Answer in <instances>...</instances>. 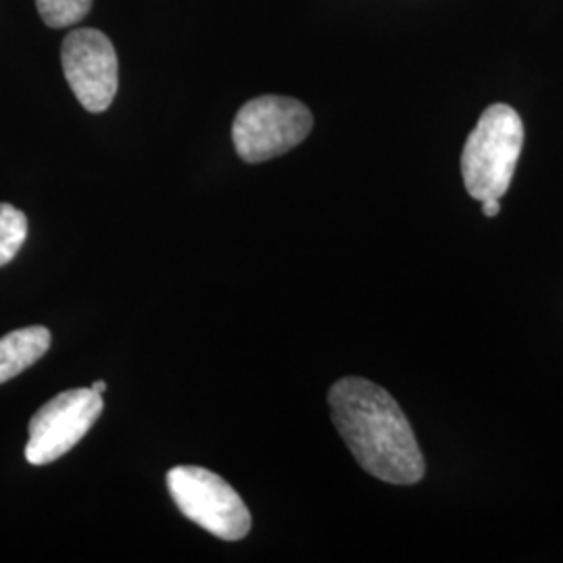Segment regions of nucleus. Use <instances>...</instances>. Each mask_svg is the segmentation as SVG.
Masks as SVG:
<instances>
[{
    "label": "nucleus",
    "mask_w": 563,
    "mask_h": 563,
    "mask_svg": "<svg viewBox=\"0 0 563 563\" xmlns=\"http://www.w3.org/2000/svg\"><path fill=\"white\" fill-rule=\"evenodd\" d=\"M332 422L363 472L388 484H418L426 474L411 423L383 386L349 376L328 393Z\"/></svg>",
    "instance_id": "f257e3e1"
},
{
    "label": "nucleus",
    "mask_w": 563,
    "mask_h": 563,
    "mask_svg": "<svg viewBox=\"0 0 563 563\" xmlns=\"http://www.w3.org/2000/svg\"><path fill=\"white\" fill-rule=\"evenodd\" d=\"M523 146V123L509 104H490L462 151L465 190L476 201L501 199L514 180Z\"/></svg>",
    "instance_id": "f03ea898"
},
{
    "label": "nucleus",
    "mask_w": 563,
    "mask_h": 563,
    "mask_svg": "<svg viewBox=\"0 0 563 563\" xmlns=\"http://www.w3.org/2000/svg\"><path fill=\"white\" fill-rule=\"evenodd\" d=\"M167 488L181 514L222 541H241L251 530V511L241 495L218 476L197 465L167 472Z\"/></svg>",
    "instance_id": "7ed1b4c3"
},
{
    "label": "nucleus",
    "mask_w": 563,
    "mask_h": 563,
    "mask_svg": "<svg viewBox=\"0 0 563 563\" xmlns=\"http://www.w3.org/2000/svg\"><path fill=\"white\" fill-rule=\"evenodd\" d=\"M313 128L311 111L297 99L267 95L242 104L232 141L242 162L263 163L301 144Z\"/></svg>",
    "instance_id": "20e7f679"
},
{
    "label": "nucleus",
    "mask_w": 563,
    "mask_h": 563,
    "mask_svg": "<svg viewBox=\"0 0 563 563\" xmlns=\"http://www.w3.org/2000/svg\"><path fill=\"white\" fill-rule=\"evenodd\" d=\"M102 407V395L92 388H71L42 405L30 420L27 463L46 465L60 460L92 430Z\"/></svg>",
    "instance_id": "39448f33"
},
{
    "label": "nucleus",
    "mask_w": 563,
    "mask_h": 563,
    "mask_svg": "<svg viewBox=\"0 0 563 563\" xmlns=\"http://www.w3.org/2000/svg\"><path fill=\"white\" fill-rule=\"evenodd\" d=\"M63 74L81 107L102 113L120 86V60L113 42L99 30L81 27L67 34L60 46Z\"/></svg>",
    "instance_id": "423d86ee"
},
{
    "label": "nucleus",
    "mask_w": 563,
    "mask_h": 563,
    "mask_svg": "<svg viewBox=\"0 0 563 563\" xmlns=\"http://www.w3.org/2000/svg\"><path fill=\"white\" fill-rule=\"evenodd\" d=\"M51 332L44 325H30L9 332L0 339V384L20 376L27 367L41 362L51 349Z\"/></svg>",
    "instance_id": "0eeeda50"
},
{
    "label": "nucleus",
    "mask_w": 563,
    "mask_h": 563,
    "mask_svg": "<svg viewBox=\"0 0 563 563\" xmlns=\"http://www.w3.org/2000/svg\"><path fill=\"white\" fill-rule=\"evenodd\" d=\"M27 239V218L18 207L0 202V267L13 262Z\"/></svg>",
    "instance_id": "6e6552de"
},
{
    "label": "nucleus",
    "mask_w": 563,
    "mask_h": 563,
    "mask_svg": "<svg viewBox=\"0 0 563 563\" xmlns=\"http://www.w3.org/2000/svg\"><path fill=\"white\" fill-rule=\"evenodd\" d=\"M42 21L48 27H69L80 23L92 9V0H36Z\"/></svg>",
    "instance_id": "1a4fd4ad"
},
{
    "label": "nucleus",
    "mask_w": 563,
    "mask_h": 563,
    "mask_svg": "<svg viewBox=\"0 0 563 563\" xmlns=\"http://www.w3.org/2000/svg\"><path fill=\"white\" fill-rule=\"evenodd\" d=\"M483 213L486 218H497V216L501 213L499 199H488V201H483Z\"/></svg>",
    "instance_id": "9d476101"
},
{
    "label": "nucleus",
    "mask_w": 563,
    "mask_h": 563,
    "mask_svg": "<svg viewBox=\"0 0 563 563\" xmlns=\"http://www.w3.org/2000/svg\"><path fill=\"white\" fill-rule=\"evenodd\" d=\"M90 388H92V390H95V393H99V395H102V393H104V390H107V384L102 383V380H99V383L92 384V386H90Z\"/></svg>",
    "instance_id": "9b49d317"
}]
</instances>
